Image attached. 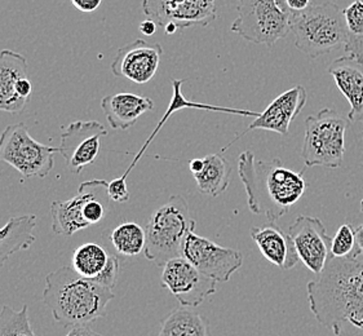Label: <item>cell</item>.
<instances>
[{
    "label": "cell",
    "mask_w": 363,
    "mask_h": 336,
    "mask_svg": "<svg viewBox=\"0 0 363 336\" xmlns=\"http://www.w3.org/2000/svg\"><path fill=\"white\" fill-rule=\"evenodd\" d=\"M309 308L335 336H363V260L330 256L306 286Z\"/></svg>",
    "instance_id": "obj_1"
},
{
    "label": "cell",
    "mask_w": 363,
    "mask_h": 336,
    "mask_svg": "<svg viewBox=\"0 0 363 336\" xmlns=\"http://www.w3.org/2000/svg\"><path fill=\"white\" fill-rule=\"evenodd\" d=\"M238 175L247 193V205L255 215L276 223L306 194L304 172L284 167L279 158L257 161L252 150L238 157Z\"/></svg>",
    "instance_id": "obj_2"
},
{
    "label": "cell",
    "mask_w": 363,
    "mask_h": 336,
    "mask_svg": "<svg viewBox=\"0 0 363 336\" xmlns=\"http://www.w3.org/2000/svg\"><path fill=\"white\" fill-rule=\"evenodd\" d=\"M114 298L111 289L82 277L72 267H61L45 277L44 304L64 329L88 326L105 317Z\"/></svg>",
    "instance_id": "obj_3"
},
{
    "label": "cell",
    "mask_w": 363,
    "mask_h": 336,
    "mask_svg": "<svg viewBox=\"0 0 363 336\" xmlns=\"http://www.w3.org/2000/svg\"><path fill=\"white\" fill-rule=\"evenodd\" d=\"M291 31L295 35L296 48L311 59L345 48L348 43L344 11L331 1L294 12Z\"/></svg>",
    "instance_id": "obj_4"
},
{
    "label": "cell",
    "mask_w": 363,
    "mask_h": 336,
    "mask_svg": "<svg viewBox=\"0 0 363 336\" xmlns=\"http://www.w3.org/2000/svg\"><path fill=\"white\" fill-rule=\"evenodd\" d=\"M196 220L190 216L189 206L182 196H172L152 213L146 224L144 255L157 267L182 256V245L194 232Z\"/></svg>",
    "instance_id": "obj_5"
},
{
    "label": "cell",
    "mask_w": 363,
    "mask_h": 336,
    "mask_svg": "<svg viewBox=\"0 0 363 336\" xmlns=\"http://www.w3.org/2000/svg\"><path fill=\"white\" fill-rule=\"evenodd\" d=\"M348 119L333 109H322L306 119L301 157L306 167L339 168L345 155Z\"/></svg>",
    "instance_id": "obj_6"
},
{
    "label": "cell",
    "mask_w": 363,
    "mask_h": 336,
    "mask_svg": "<svg viewBox=\"0 0 363 336\" xmlns=\"http://www.w3.org/2000/svg\"><path fill=\"white\" fill-rule=\"evenodd\" d=\"M292 15L286 0H240L230 30L247 42L273 47L290 33Z\"/></svg>",
    "instance_id": "obj_7"
},
{
    "label": "cell",
    "mask_w": 363,
    "mask_h": 336,
    "mask_svg": "<svg viewBox=\"0 0 363 336\" xmlns=\"http://www.w3.org/2000/svg\"><path fill=\"white\" fill-rule=\"evenodd\" d=\"M58 147H47L30 136L25 123L6 127L0 135V162L18 171L25 179L47 177L55 167Z\"/></svg>",
    "instance_id": "obj_8"
},
{
    "label": "cell",
    "mask_w": 363,
    "mask_h": 336,
    "mask_svg": "<svg viewBox=\"0 0 363 336\" xmlns=\"http://www.w3.org/2000/svg\"><path fill=\"white\" fill-rule=\"evenodd\" d=\"M182 256L216 282H228L243 264L240 251L218 246L194 232L188 234L184 242Z\"/></svg>",
    "instance_id": "obj_9"
},
{
    "label": "cell",
    "mask_w": 363,
    "mask_h": 336,
    "mask_svg": "<svg viewBox=\"0 0 363 336\" xmlns=\"http://www.w3.org/2000/svg\"><path fill=\"white\" fill-rule=\"evenodd\" d=\"M143 11L158 26L174 23L180 31L208 26L218 18L215 0H143Z\"/></svg>",
    "instance_id": "obj_10"
},
{
    "label": "cell",
    "mask_w": 363,
    "mask_h": 336,
    "mask_svg": "<svg viewBox=\"0 0 363 336\" xmlns=\"http://www.w3.org/2000/svg\"><path fill=\"white\" fill-rule=\"evenodd\" d=\"M216 284L182 256L169 260L162 271V286L171 291L182 307L201 306L216 293Z\"/></svg>",
    "instance_id": "obj_11"
},
{
    "label": "cell",
    "mask_w": 363,
    "mask_h": 336,
    "mask_svg": "<svg viewBox=\"0 0 363 336\" xmlns=\"http://www.w3.org/2000/svg\"><path fill=\"white\" fill-rule=\"evenodd\" d=\"M108 135L105 127L97 121H77L61 133L58 153L64 157L66 167L79 175L83 168L96 161L101 149V140Z\"/></svg>",
    "instance_id": "obj_12"
},
{
    "label": "cell",
    "mask_w": 363,
    "mask_h": 336,
    "mask_svg": "<svg viewBox=\"0 0 363 336\" xmlns=\"http://www.w3.org/2000/svg\"><path fill=\"white\" fill-rule=\"evenodd\" d=\"M287 233L294 242L298 259L314 274H320L330 257L333 241L322 220L313 216H298L291 224Z\"/></svg>",
    "instance_id": "obj_13"
},
{
    "label": "cell",
    "mask_w": 363,
    "mask_h": 336,
    "mask_svg": "<svg viewBox=\"0 0 363 336\" xmlns=\"http://www.w3.org/2000/svg\"><path fill=\"white\" fill-rule=\"evenodd\" d=\"M162 56L163 48L160 43L136 39L118 50L110 69L116 77L136 84H145L158 72Z\"/></svg>",
    "instance_id": "obj_14"
},
{
    "label": "cell",
    "mask_w": 363,
    "mask_h": 336,
    "mask_svg": "<svg viewBox=\"0 0 363 336\" xmlns=\"http://www.w3.org/2000/svg\"><path fill=\"white\" fill-rule=\"evenodd\" d=\"M306 100H308V96H306V88L301 86L290 88L289 91L278 96L269 103L267 109L260 113L259 117L255 118L254 122L248 125L247 130L237 135L235 139L221 149V152L223 153L226 152L235 141L242 139L243 136L247 135L248 132L254 130L277 132L282 136H287L290 132L291 122L295 121V118L301 113V110L304 109Z\"/></svg>",
    "instance_id": "obj_15"
},
{
    "label": "cell",
    "mask_w": 363,
    "mask_h": 336,
    "mask_svg": "<svg viewBox=\"0 0 363 336\" xmlns=\"http://www.w3.org/2000/svg\"><path fill=\"white\" fill-rule=\"evenodd\" d=\"M105 180H89L79 185L78 193L67 201H53L50 207L52 232L57 235L72 237L73 234L87 229L84 212L88 202L108 189Z\"/></svg>",
    "instance_id": "obj_16"
},
{
    "label": "cell",
    "mask_w": 363,
    "mask_h": 336,
    "mask_svg": "<svg viewBox=\"0 0 363 336\" xmlns=\"http://www.w3.org/2000/svg\"><path fill=\"white\" fill-rule=\"evenodd\" d=\"M29 77L26 57L11 50L0 51V111L20 114L29 101L17 94V83Z\"/></svg>",
    "instance_id": "obj_17"
},
{
    "label": "cell",
    "mask_w": 363,
    "mask_h": 336,
    "mask_svg": "<svg viewBox=\"0 0 363 336\" xmlns=\"http://www.w3.org/2000/svg\"><path fill=\"white\" fill-rule=\"evenodd\" d=\"M327 73L333 75L335 84L350 105L348 119L363 122V65L348 55L334 60Z\"/></svg>",
    "instance_id": "obj_18"
},
{
    "label": "cell",
    "mask_w": 363,
    "mask_h": 336,
    "mask_svg": "<svg viewBox=\"0 0 363 336\" xmlns=\"http://www.w3.org/2000/svg\"><path fill=\"white\" fill-rule=\"evenodd\" d=\"M250 233L269 263L284 271L298 265L300 259L290 234L284 233L276 223H269L265 227L251 228Z\"/></svg>",
    "instance_id": "obj_19"
},
{
    "label": "cell",
    "mask_w": 363,
    "mask_h": 336,
    "mask_svg": "<svg viewBox=\"0 0 363 336\" xmlns=\"http://www.w3.org/2000/svg\"><path fill=\"white\" fill-rule=\"evenodd\" d=\"M101 109L113 130H128L138 118L154 109L152 99L135 94H116L105 96Z\"/></svg>",
    "instance_id": "obj_20"
},
{
    "label": "cell",
    "mask_w": 363,
    "mask_h": 336,
    "mask_svg": "<svg viewBox=\"0 0 363 336\" xmlns=\"http://www.w3.org/2000/svg\"><path fill=\"white\" fill-rule=\"evenodd\" d=\"M185 82H186L185 79H172V99H171V103L168 105V109L166 110L164 116L160 119V123L154 128L152 135L146 140L145 144L141 147L140 152H138V153L136 154V157L133 158V161H132L131 164H130V167L127 168V171L122 175V177H124V179H127L128 175L131 174L132 169L136 167V164H138V161H140V158L145 154L146 149L153 142V140L155 139V136L160 133L162 127L164 125V123L167 122L169 117H171L174 113H176V111H180V110L182 109H199L207 110V111H218V113H228V114H237V116H245V117L257 118L260 116V113L251 111V110L232 109V108H223V106L208 105V103L188 101L186 97L182 94V84H184Z\"/></svg>",
    "instance_id": "obj_21"
},
{
    "label": "cell",
    "mask_w": 363,
    "mask_h": 336,
    "mask_svg": "<svg viewBox=\"0 0 363 336\" xmlns=\"http://www.w3.org/2000/svg\"><path fill=\"white\" fill-rule=\"evenodd\" d=\"M35 228V215L11 218L4 227L0 228V268H3L8 259L16 252L31 249L37 240L34 234Z\"/></svg>",
    "instance_id": "obj_22"
},
{
    "label": "cell",
    "mask_w": 363,
    "mask_h": 336,
    "mask_svg": "<svg viewBox=\"0 0 363 336\" xmlns=\"http://www.w3.org/2000/svg\"><path fill=\"white\" fill-rule=\"evenodd\" d=\"M230 175L232 166L221 154H208L203 158V168L193 176L201 194L218 197L228 189Z\"/></svg>",
    "instance_id": "obj_23"
},
{
    "label": "cell",
    "mask_w": 363,
    "mask_h": 336,
    "mask_svg": "<svg viewBox=\"0 0 363 336\" xmlns=\"http://www.w3.org/2000/svg\"><path fill=\"white\" fill-rule=\"evenodd\" d=\"M158 336H212L203 315L190 308L174 309L160 323Z\"/></svg>",
    "instance_id": "obj_24"
},
{
    "label": "cell",
    "mask_w": 363,
    "mask_h": 336,
    "mask_svg": "<svg viewBox=\"0 0 363 336\" xmlns=\"http://www.w3.org/2000/svg\"><path fill=\"white\" fill-rule=\"evenodd\" d=\"M109 257V251L104 246L88 242L74 250L72 268L82 277L95 281L105 271Z\"/></svg>",
    "instance_id": "obj_25"
},
{
    "label": "cell",
    "mask_w": 363,
    "mask_h": 336,
    "mask_svg": "<svg viewBox=\"0 0 363 336\" xmlns=\"http://www.w3.org/2000/svg\"><path fill=\"white\" fill-rule=\"evenodd\" d=\"M110 242L118 254L138 256L145 251L146 232L135 221H124L110 232Z\"/></svg>",
    "instance_id": "obj_26"
},
{
    "label": "cell",
    "mask_w": 363,
    "mask_h": 336,
    "mask_svg": "<svg viewBox=\"0 0 363 336\" xmlns=\"http://www.w3.org/2000/svg\"><path fill=\"white\" fill-rule=\"evenodd\" d=\"M348 31L345 53L363 65V1L356 0L344 9Z\"/></svg>",
    "instance_id": "obj_27"
},
{
    "label": "cell",
    "mask_w": 363,
    "mask_h": 336,
    "mask_svg": "<svg viewBox=\"0 0 363 336\" xmlns=\"http://www.w3.org/2000/svg\"><path fill=\"white\" fill-rule=\"evenodd\" d=\"M0 336H37L30 323L28 306H23L21 310H15L9 306L1 308Z\"/></svg>",
    "instance_id": "obj_28"
},
{
    "label": "cell",
    "mask_w": 363,
    "mask_h": 336,
    "mask_svg": "<svg viewBox=\"0 0 363 336\" xmlns=\"http://www.w3.org/2000/svg\"><path fill=\"white\" fill-rule=\"evenodd\" d=\"M330 256L336 259H347V257H359L357 251L356 228L352 224L345 223L336 232L333 241Z\"/></svg>",
    "instance_id": "obj_29"
},
{
    "label": "cell",
    "mask_w": 363,
    "mask_h": 336,
    "mask_svg": "<svg viewBox=\"0 0 363 336\" xmlns=\"http://www.w3.org/2000/svg\"><path fill=\"white\" fill-rule=\"evenodd\" d=\"M119 271H121V262H119V257L116 255H111V254H110L109 263L106 265L105 271H102L101 276L96 278L95 282L113 290V289H114V286H116V281H118Z\"/></svg>",
    "instance_id": "obj_30"
},
{
    "label": "cell",
    "mask_w": 363,
    "mask_h": 336,
    "mask_svg": "<svg viewBox=\"0 0 363 336\" xmlns=\"http://www.w3.org/2000/svg\"><path fill=\"white\" fill-rule=\"evenodd\" d=\"M127 179L124 177H118L113 181H110L108 186V194H109L111 202H118V203H124L130 201V191L127 186Z\"/></svg>",
    "instance_id": "obj_31"
},
{
    "label": "cell",
    "mask_w": 363,
    "mask_h": 336,
    "mask_svg": "<svg viewBox=\"0 0 363 336\" xmlns=\"http://www.w3.org/2000/svg\"><path fill=\"white\" fill-rule=\"evenodd\" d=\"M102 0H72V4L75 9L84 13L95 12L101 6Z\"/></svg>",
    "instance_id": "obj_32"
},
{
    "label": "cell",
    "mask_w": 363,
    "mask_h": 336,
    "mask_svg": "<svg viewBox=\"0 0 363 336\" xmlns=\"http://www.w3.org/2000/svg\"><path fill=\"white\" fill-rule=\"evenodd\" d=\"M157 29H158V25L152 20H145V21L140 23V31H141V34H144L146 37L154 35L157 33Z\"/></svg>",
    "instance_id": "obj_33"
},
{
    "label": "cell",
    "mask_w": 363,
    "mask_h": 336,
    "mask_svg": "<svg viewBox=\"0 0 363 336\" xmlns=\"http://www.w3.org/2000/svg\"><path fill=\"white\" fill-rule=\"evenodd\" d=\"M286 4L292 12H301L311 6V0H286Z\"/></svg>",
    "instance_id": "obj_34"
},
{
    "label": "cell",
    "mask_w": 363,
    "mask_h": 336,
    "mask_svg": "<svg viewBox=\"0 0 363 336\" xmlns=\"http://www.w3.org/2000/svg\"><path fill=\"white\" fill-rule=\"evenodd\" d=\"M66 336H105L100 334V332H96L92 329H89L88 326H83V327H75V329H72L69 332H67V335Z\"/></svg>",
    "instance_id": "obj_35"
},
{
    "label": "cell",
    "mask_w": 363,
    "mask_h": 336,
    "mask_svg": "<svg viewBox=\"0 0 363 336\" xmlns=\"http://www.w3.org/2000/svg\"><path fill=\"white\" fill-rule=\"evenodd\" d=\"M357 251L363 256V224L356 228Z\"/></svg>",
    "instance_id": "obj_36"
},
{
    "label": "cell",
    "mask_w": 363,
    "mask_h": 336,
    "mask_svg": "<svg viewBox=\"0 0 363 336\" xmlns=\"http://www.w3.org/2000/svg\"><path fill=\"white\" fill-rule=\"evenodd\" d=\"M189 168L193 175L196 174V172H199L203 168V158L202 159H198V158L196 159H191L189 162Z\"/></svg>",
    "instance_id": "obj_37"
},
{
    "label": "cell",
    "mask_w": 363,
    "mask_h": 336,
    "mask_svg": "<svg viewBox=\"0 0 363 336\" xmlns=\"http://www.w3.org/2000/svg\"><path fill=\"white\" fill-rule=\"evenodd\" d=\"M361 211L363 212V199L361 201Z\"/></svg>",
    "instance_id": "obj_38"
}]
</instances>
